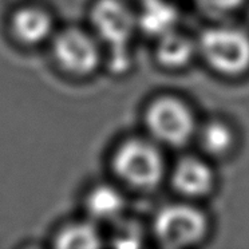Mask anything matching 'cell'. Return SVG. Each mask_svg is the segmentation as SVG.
<instances>
[{
	"mask_svg": "<svg viewBox=\"0 0 249 249\" xmlns=\"http://www.w3.org/2000/svg\"><path fill=\"white\" fill-rule=\"evenodd\" d=\"M114 169L124 182L140 189H152L163 176V158L157 147L142 140H130L118 147Z\"/></svg>",
	"mask_w": 249,
	"mask_h": 249,
	"instance_id": "cell-3",
	"label": "cell"
},
{
	"mask_svg": "<svg viewBox=\"0 0 249 249\" xmlns=\"http://www.w3.org/2000/svg\"><path fill=\"white\" fill-rule=\"evenodd\" d=\"M146 126L157 141L181 146L195 133V118L189 107L177 98L163 97L149 106Z\"/></svg>",
	"mask_w": 249,
	"mask_h": 249,
	"instance_id": "cell-4",
	"label": "cell"
},
{
	"mask_svg": "<svg viewBox=\"0 0 249 249\" xmlns=\"http://www.w3.org/2000/svg\"><path fill=\"white\" fill-rule=\"evenodd\" d=\"M141 6V15L137 19V24L145 33L160 38L173 31L177 22V11L174 6L165 0H147Z\"/></svg>",
	"mask_w": 249,
	"mask_h": 249,
	"instance_id": "cell-9",
	"label": "cell"
},
{
	"mask_svg": "<svg viewBox=\"0 0 249 249\" xmlns=\"http://www.w3.org/2000/svg\"><path fill=\"white\" fill-rule=\"evenodd\" d=\"M197 1H198V3H201V1H202V0H197Z\"/></svg>",
	"mask_w": 249,
	"mask_h": 249,
	"instance_id": "cell-16",
	"label": "cell"
},
{
	"mask_svg": "<svg viewBox=\"0 0 249 249\" xmlns=\"http://www.w3.org/2000/svg\"><path fill=\"white\" fill-rule=\"evenodd\" d=\"M198 50L212 69L225 75H238L249 69V36L231 27L208 28Z\"/></svg>",
	"mask_w": 249,
	"mask_h": 249,
	"instance_id": "cell-2",
	"label": "cell"
},
{
	"mask_svg": "<svg viewBox=\"0 0 249 249\" xmlns=\"http://www.w3.org/2000/svg\"><path fill=\"white\" fill-rule=\"evenodd\" d=\"M173 185L182 195L201 197L212 189L213 173L211 168L198 158H184L174 169Z\"/></svg>",
	"mask_w": 249,
	"mask_h": 249,
	"instance_id": "cell-7",
	"label": "cell"
},
{
	"mask_svg": "<svg viewBox=\"0 0 249 249\" xmlns=\"http://www.w3.org/2000/svg\"><path fill=\"white\" fill-rule=\"evenodd\" d=\"M200 142L202 149L212 156H222L233 145L232 130L221 122H211L201 130Z\"/></svg>",
	"mask_w": 249,
	"mask_h": 249,
	"instance_id": "cell-13",
	"label": "cell"
},
{
	"mask_svg": "<svg viewBox=\"0 0 249 249\" xmlns=\"http://www.w3.org/2000/svg\"><path fill=\"white\" fill-rule=\"evenodd\" d=\"M244 0H202L200 4L205 6L212 11L228 12L237 8Z\"/></svg>",
	"mask_w": 249,
	"mask_h": 249,
	"instance_id": "cell-14",
	"label": "cell"
},
{
	"mask_svg": "<svg viewBox=\"0 0 249 249\" xmlns=\"http://www.w3.org/2000/svg\"><path fill=\"white\" fill-rule=\"evenodd\" d=\"M98 35L110 46V66L122 72L130 65L129 42L137 26V18L121 0H99L91 12Z\"/></svg>",
	"mask_w": 249,
	"mask_h": 249,
	"instance_id": "cell-1",
	"label": "cell"
},
{
	"mask_svg": "<svg viewBox=\"0 0 249 249\" xmlns=\"http://www.w3.org/2000/svg\"><path fill=\"white\" fill-rule=\"evenodd\" d=\"M54 53L63 69L79 75L90 74L99 62L97 43L79 30H67L59 34L55 40Z\"/></svg>",
	"mask_w": 249,
	"mask_h": 249,
	"instance_id": "cell-6",
	"label": "cell"
},
{
	"mask_svg": "<svg viewBox=\"0 0 249 249\" xmlns=\"http://www.w3.org/2000/svg\"><path fill=\"white\" fill-rule=\"evenodd\" d=\"M55 245L65 249H91L101 247V236L95 228L87 222H78L66 227L56 236Z\"/></svg>",
	"mask_w": 249,
	"mask_h": 249,
	"instance_id": "cell-12",
	"label": "cell"
},
{
	"mask_svg": "<svg viewBox=\"0 0 249 249\" xmlns=\"http://www.w3.org/2000/svg\"><path fill=\"white\" fill-rule=\"evenodd\" d=\"M124 201L118 190L107 185H101L87 196L86 208L89 214L101 221H108L121 216Z\"/></svg>",
	"mask_w": 249,
	"mask_h": 249,
	"instance_id": "cell-11",
	"label": "cell"
},
{
	"mask_svg": "<svg viewBox=\"0 0 249 249\" xmlns=\"http://www.w3.org/2000/svg\"><path fill=\"white\" fill-rule=\"evenodd\" d=\"M195 44L182 34L170 31L160 36L157 46V59L168 69H179L188 65L195 55Z\"/></svg>",
	"mask_w": 249,
	"mask_h": 249,
	"instance_id": "cell-10",
	"label": "cell"
},
{
	"mask_svg": "<svg viewBox=\"0 0 249 249\" xmlns=\"http://www.w3.org/2000/svg\"><path fill=\"white\" fill-rule=\"evenodd\" d=\"M208 231L205 216L189 205H169L154 220V232L166 247H188L200 241Z\"/></svg>",
	"mask_w": 249,
	"mask_h": 249,
	"instance_id": "cell-5",
	"label": "cell"
},
{
	"mask_svg": "<svg viewBox=\"0 0 249 249\" xmlns=\"http://www.w3.org/2000/svg\"><path fill=\"white\" fill-rule=\"evenodd\" d=\"M12 30L22 42L36 44L49 38L53 22L49 14L39 8H23L12 19Z\"/></svg>",
	"mask_w": 249,
	"mask_h": 249,
	"instance_id": "cell-8",
	"label": "cell"
},
{
	"mask_svg": "<svg viewBox=\"0 0 249 249\" xmlns=\"http://www.w3.org/2000/svg\"><path fill=\"white\" fill-rule=\"evenodd\" d=\"M138 1L142 4V3H145V1H147V0H138Z\"/></svg>",
	"mask_w": 249,
	"mask_h": 249,
	"instance_id": "cell-15",
	"label": "cell"
}]
</instances>
